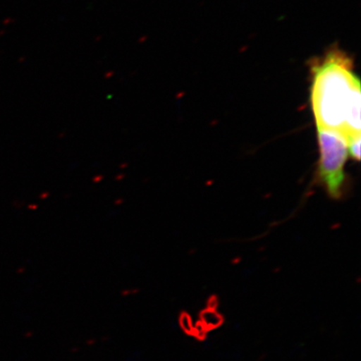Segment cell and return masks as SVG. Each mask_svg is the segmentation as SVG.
<instances>
[{"label": "cell", "instance_id": "1", "mask_svg": "<svg viewBox=\"0 0 361 361\" xmlns=\"http://www.w3.org/2000/svg\"><path fill=\"white\" fill-rule=\"evenodd\" d=\"M311 104L317 129L334 130L348 139L360 135V82L353 63L332 49L312 66Z\"/></svg>", "mask_w": 361, "mask_h": 361}, {"label": "cell", "instance_id": "2", "mask_svg": "<svg viewBox=\"0 0 361 361\" xmlns=\"http://www.w3.org/2000/svg\"><path fill=\"white\" fill-rule=\"evenodd\" d=\"M320 149L319 178L330 196L339 198L345 180L348 141L341 133L317 129Z\"/></svg>", "mask_w": 361, "mask_h": 361}, {"label": "cell", "instance_id": "3", "mask_svg": "<svg viewBox=\"0 0 361 361\" xmlns=\"http://www.w3.org/2000/svg\"><path fill=\"white\" fill-rule=\"evenodd\" d=\"M348 154L355 161L360 160V135H355L348 140Z\"/></svg>", "mask_w": 361, "mask_h": 361}]
</instances>
